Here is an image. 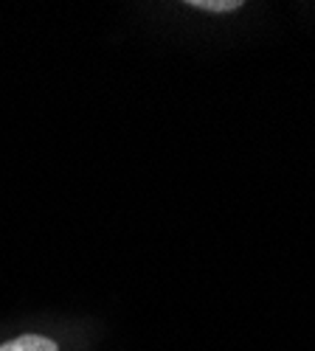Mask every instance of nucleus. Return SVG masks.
Masks as SVG:
<instances>
[{
	"label": "nucleus",
	"mask_w": 315,
	"mask_h": 351,
	"mask_svg": "<svg viewBox=\"0 0 315 351\" xmlns=\"http://www.w3.org/2000/svg\"><path fill=\"white\" fill-rule=\"evenodd\" d=\"M0 351H60V346L43 335H20L14 340H6Z\"/></svg>",
	"instance_id": "1"
},
{
	"label": "nucleus",
	"mask_w": 315,
	"mask_h": 351,
	"mask_svg": "<svg viewBox=\"0 0 315 351\" xmlns=\"http://www.w3.org/2000/svg\"><path fill=\"white\" fill-rule=\"evenodd\" d=\"M189 9L214 12V14H228V12L242 9V0H189Z\"/></svg>",
	"instance_id": "2"
}]
</instances>
